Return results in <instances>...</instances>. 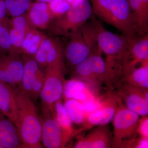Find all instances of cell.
I'll list each match as a JSON object with an SVG mask.
<instances>
[{
    "label": "cell",
    "instance_id": "cell-1",
    "mask_svg": "<svg viewBox=\"0 0 148 148\" xmlns=\"http://www.w3.org/2000/svg\"><path fill=\"white\" fill-rule=\"evenodd\" d=\"M12 87L16 101V127L21 142L24 148H43L41 121L34 103L20 85Z\"/></svg>",
    "mask_w": 148,
    "mask_h": 148
},
{
    "label": "cell",
    "instance_id": "cell-2",
    "mask_svg": "<svg viewBox=\"0 0 148 148\" xmlns=\"http://www.w3.org/2000/svg\"><path fill=\"white\" fill-rule=\"evenodd\" d=\"M98 48L106 55V62L117 82L127 58L130 37L114 34L91 17Z\"/></svg>",
    "mask_w": 148,
    "mask_h": 148
},
{
    "label": "cell",
    "instance_id": "cell-3",
    "mask_svg": "<svg viewBox=\"0 0 148 148\" xmlns=\"http://www.w3.org/2000/svg\"><path fill=\"white\" fill-rule=\"evenodd\" d=\"M93 14L128 37L138 36L127 0H90Z\"/></svg>",
    "mask_w": 148,
    "mask_h": 148
},
{
    "label": "cell",
    "instance_id": "cell-4",
    "mask_svg": "<svg viewBox=\"0 0 148 148\" xmlns=\"http://www.w3.org/2000/svg\"><path fill=\"white\" fill-rule=\"evenodd\" d=\"M139 119L140 115L126 108L118 95L117 106L113 119L114 136L112 148H133L138 138Z\"/></svg>",
    "mask_w": 148,
    "mask_h": 148
},
{
    "label": "cell",
    "instance_id": "cell-5",
    "mask_svg": "<svg viewBox=\"0 0 148 148\" xmlns=\"http://www.w3.org/2000/svg\"><path fill=\"white\" fill-rule=\"evenodd\" d=\"M65 71L64 61L45 68L44 83L40 95L43 116H55L56 103L64 94Z\"/></svg>",
    "mask_w": 148,
    "mask_h": 148
},
{
    "label": "cell",
    "instance_id": "cell-6",
    "mask_svg": "<svg viewBox=\"0 0 148 148\" xmlns=\"http://www.w3.org/2000/svg\"><path fill=\"white\" fill-rule=\"evenodd\" d=\"M93 14L89 0H77L63 16L53 19L49 30L53 35L69 38L80 30Z\"/></svg>",
    "mask_w": 148,
    "mask_h": 148
},
{
    "label": "cell",
    "instance_id": "cell-7",
    "mask_svg": "<svg viewBox=\"0 0 148 148\" xmlns=\"http://www.w3.org/2000/svg\"><path fill=\"white\" fill-rule=\"evenodd\" d=\"M100 49L92 52L86 59L73 68L72 79L85 83L90 87L103 82L109 86L115 83V78L106 61L101 56Z\"/></svg>",
    "mask_w": 148,
    "mask_h": 148
},
{
    "label": "cell",
    "instance_id": "cell-8",
    "mask_svg": "<svg viewBox=\"0 0 148 148\" xmlns=\"http://www.w3.org/2000/svg\"><path fill=\"white\" fill-rule=\"evenodd\" d=\"M117 103L116 92L109 91L106 99L101 102L99 107L86 116L82 127L78 129L79 133L98 125L108 124L113 119Z\"/></svg>",
    "mask_w": 148,
    "mask_h": 148
},
{
    "label": "cell",
    "instance_id": "cell-9",
    "mask_svg": "<svg viewBox=\"0 0 148 148\" xmlns=\"http://www.w3.org/2000/svg\"><path fill=\"white\" fill-rule=\"evenodd\" d=\"M116 92L126 108L139 115L148 114V89H143L127 84H118Z\"/></svg>",
    "mask_w": 148,
    "mask_h": 148
},
{
    "label": "cell",
    "instance_id": "cell-10",
    "mask_svg": "<svg viewBox=\"0 0 148 148\" xmlns=\"http://www.w3.org/2000/svg\"><path fill=\"white\" fill-rule=\"evenodd\" d=\"M42 123L41 141L47 148L67 147L71 138L64 132L55 117L49 115L40 118Z\"/></svg>",
    "mask_w": 148,
    "mask_h": 148
},
{
    "label": "cell",
    "instance_id": "cell-11",
    "mask_svg": "<svg viewBox=\"0 0 148 148\" xmlns=\"http://www.w3.org/2000/svg\"><path fill=\"white\" fill-rule=\"evenodd\" d=\"M148 62V33L142 36L130 37L127 58L119 78L135 69L138 64Z\"/></svg>",
    "mask_w": 148,
    "mask_h": 148
},
{
    "label": "cell",
    "instance_id": "cell-12",
    "mask_svg": "<svg viewBox=\"0 0 148 148\" xmlns=\"http://www.w3.org/2000/svg\"><path fill=\"white\" fill-rule=\"evenodd\" d=\"M69 38L70 40L64 50V56L68 65L74 68L86 59L92 51L81 29L73 34Z\"/></svg>",
    "mask_w": 148,
    "mask_h": 148
},
{
    "label": "cell",
    "instance_id": "cell-13",
    "mask_svg": "<svg viewBox=\"0 0 148 148\" xmlns=\"http://www.w3.org/2000/svg\"><path fill=\"white\" fill-rule=\"evenodd\" d=\"M95 127L85 136L79 138L73 147L112 148L113 136L109 125L107 124Z\"/></svg>",
    "mask_w": 148,
    "mask_h": 148
},
{
    "label": "cell",
    "instance_id": "cell-14",
    "mask_svg": "<svg viewBox=\"0 0 148 148\" xmlns=\"http://www.w3.org/2000/svg\"><path fill=\"white\" fill-rule=\"evenodd\" d=\"M27 12L29 23L34 29H46L54 19L49 9L47 3L37 1L32 3Z\"/></svg>",
    "mask_w": 148,
    "mask_h": 148
},
{
    "label": "cell",
    "instance_id": "cell-15",
    "mask_svg": "<svg viewBox=\"0 0 148 148\" xmlns=\"http://www.w3.org/2000/svg\"><path fill=\"white\" fill-rule=\"evenodd\" d=\"M0 145L3 148H24L16 126L1 112Z\"/></svg>",
    "mask_w": 148,
    "mask_h": 148
},
{
    "label": "cell",
    "instance_id": "cell-16",
    "mask_svg": "<svg viewBox=\"0 0 148 148\" xmlns=\"http://www.w3.org/2000/svg\"><path fill=\"white\" fill-rule=\"evenodd\" d=\"M0 112L16 126V101L10 85L0 81Z\"/></svg>",
    "mask_w": 148,
    "mask_h": 148
},
{
    "label": "cell",
    "instance_id": "cell-17",
    "mask_svg": "<svg viewBox=\"0 0 148 148\" xmlns=\"http://www.w3.org/2000/svg\"><path fill=\"white\" fill-rule=\"evenodd\" d=\"M0 62L12 80L13 86L21 84L24 72V64L20 55L1 54L0 56Z\"/></svg>",
    "mask_w": 148,
    "mask_h": 148
},
{
    "label": "cell",
    "instance_id": "cell-18",
    "mask_svg": "<svg viewBox=\"0 0 148 148\" xmlns=\"http://www.w3.org/2000/svg\"><path fill=\"white\" fill-rule=\"evenodd\" d=\"M139 36L148 32V0H127Z\"/></svg>",
    "mask_w": 148,
    "mask_h": 148
},
{
    "label": "cell",
    "instance_id": "cell-19",
    "mask_svg": "<svg viewBox=\"0 0 148 148\" xmlns=\"http://www.w3.org/2000/svg\"><path fill=\"white\" fill-rule=\"evenodd\" d=\"M24 72L20 86L24 92L29 95L34 81L42 70L32 55L22 54Z\"/></svg>",
    "mask_w": 148,
    "mask_h": 148
},
{
    "label": "cell",
    "instance_id": "cell-20",
    "mask_svg": "<svg viewBox=\"0 0 148 148\" xmlns=\"http://www.w3.org/2000/svg\"><path fill=\"white\" fill-rule=\"evenodd\" d=\"M117 84H127L141 89H148V62L143 64L142 67L135 68L122 76Z\"/></svg>",
    "mask_w": 148,
    "mask_h": 148
},
{
    "label": "cell",
    "instance_id": "cell-21",
    "mask_svg": "<svg viewBox=\"0 0 148 148\" xmlns=\"http://www.w3.org/2000/svg\"><path fill=\"white\" fill-rule=\"evenodd\" d=\"M79 80L72 79L65 81L64 94L66 99H74L79 101L86 100L89 94V86Z\"/></svg>",
    "mask_w": 148,
    "mask_h": 148
},
{
    "label": "cell",
    "instance_id": "cell-22",
    "mask_svg": "<svg viewBox=\"0 0 148 148\" xmlns=\"http://www.w3.org/2000/svg\"><path fill=\"white\" fill-rule=\"evenodd\" d=\"M47 37L37 29H31L26 34L21 47V55H34Z\"/></svg>",
    "mask_w": 148,
    "mask_h": 148
},
{
    "label": "cell",
    "instance_id": "cell-23",
    "mask_svg": "<svg viewBox=\"0 0 148 148\" xmlns=\"http://www.w3.org/2000/svg\"><path fill=\"white\" fill-rule=\"evenodd\" d=\"M55 118L64 132L71 139L79 134L78 129L73 127V122L61 100L56 103Z\"/></svg>",
    "mask_w": 148,
    "mask_h": 148
},
{
    "label": "cell",
    "instance_id": "cell-24",
    "mask_svg": "<svg viewBox=\"0 0 148 148\" xmlns=\"http://www.w3.org/2000/svg\"><path fill=\"white\" fill-rule=\"evenodd\" d=\"M64 106L73 123L82 125L85 119V110L81 102L75 99H66Z\"/></svg>",
    "mask_w": 148,
    "mask_h": 148
},
{
    "label": "cell",
    "instance_id": "cell-25",
    "mask_svg": "<svg viewBox=\"0 0 148 148\" xmlns=\"http://www.w3.org/2000/svg\"><path fill=\"white\" fill-rule=\"evenodd\" d=\"M64 56V47L60 40L57 38H51L47 54L46 67L63 62Z\"/></svg>",
    "mask_w": 148,
    "mask_h": 148
},
{
    "label": "cell",
    "instance_id": "cell-26",
    "mask_svg": "<svg viewBox=\"0 0 148 148\" xmlns=\"http://www.w3.org/2000/svg\"><path fill=\"white\" fill-rule=\"evenodd\" d=\"M7 14L12 17L26 13L32 3V0H4Z\"/></svg>",
    "mask_w": 148,
    "mask_h": 148
},
{
    "label": "cell",
    "instance_id": "cell-27",
    "mask_svg": "<svg viewBox=\"0 0 148 148\" xmlns=\"http://www.w3.org/2000/svg\"><path fill=\"white\" fill-rule=\"evenodd\" d=\"M8 29L12 43L11 49L8 54L21 55V45L27 33L11 27Z\"/></svg>",
    "mask_w": 148,
    "mask_h": 148
},
{
    "label": "cell",
    "instance_id": "cell-28",
    "mask_svg": "<svg viewBox=\"0 0 148 148\" xmlns=\"http://www.w3.org/2000/svg\"><path fill=\"white\" fill-rule=\"evenodd\" d=\"M47 4L54 18L63 16L69 11L71 6L65 0H54L47 3Z\"/></svg>",
    "mask_w": 148,
    "mask_h": 148
},
{
    "label": "cell",
    "instance_id": "cell-29",
    "mask_svg": "<svg viewBox=\"0 0 148 148\" xmlns=\"http://www.w3.org/2000/svg\"><path fill=\"white\" fill-rule=\"evenodd\" d=\"M9 27L27 33L31 29H33L29 23L27 12L19 16L12 17L8 20Z\"/></svg>",
    "mask_w": 148,
    "mask_h": 148
},
{
    "label": "cell",
    "instance_id": "cell-30",
    "mask_svg": "<svg viewBox=\"0 0 148 148\" xmlns=\"http://www.w3.org/2000/svg\"><path fill=\"white\" fill-rule=\"evenodd\" d=\"M50 41L51 38H47L44 40L36 52L32 56L41 70L47 66V54Z\"/></svg>",
    "mask_w": 148,
    "mask_h": 148
},
{
    "label": "cell",
    "instance_id": "cell-31",
    "mask_svg": "<svg viewBox=\"0 0 148 148\" xmlns=\"http://www.w3.org/2000/svg\"><path fill=\"white\" fill-rule=\"evenodd\" d=\"M11 47V40L8 25L3 26L0 34V52L1 54L9 53Z\"/></svg>",
    "mask_w": 148,
    "mask_h": 148
},
{
    "label": "cell",
    "instance_id": "cell-32",
    "mask_svg": "<svg viewBox=\"0 0 148 148\" xmlns=\"http://www.w3.org/2000/svg\"><path fill=\"white\" fill-rule=\"evenodd\" d=\"M137 131L140 137L148 139V115L142 116V117L139 119Z\"/></svg>",
    "mask_w": 148,
    "mask_h": 148
},
{
    "label": "cell",
    "instance_id": "cell-33",
    "mask_svg": "<svg viewBox=\"0 0 148 148\" xmlns=\"http://www.w3.org/2000/svg\"><path fill=\"white\" fill-rule=\"evenodd\" d=\"M7 14L4 0H0V23L7 26L8 20L6 17Z\"/></svg>",
    "mask_w": 148,
    "mask_h": 148
},
{
    "label": "cell",
    "instance_id": "cell-34",
    "mask_svg": "<svg viewBox=\"0 0 148 148\" xmlns=\"http://www.w3.org/2000/svg\"><path fill=\"white\" fill-rule=\"evenodd\" d=\"M148 139L140 137L137 138L134 143L133 148H145L148 147Z\"/></svg>",
    "mask_w": 148,
    "mask_h": 148
},
{
    "label": "cell",
    "instance_id": "cell-35",
    "mask_svg": "<svg viewBox=\"0 0 148 148\" xmlns=\"http://www.w3.org/2000/svg\"><path fill=\"white\" fill-rule=\"evenodd\" d=\"M37 1L42 2L46 3H49L54 1V0H36Z\"/></svg>",
    "mask_w": 148,
    "mask_h": 148
},
{
    "label": "cell",
    "instance_id": "cell-36",
    "mask_svg": "<svg viewBox=\"0 0 148 148\" xmlns=\"http://www.w3.org/2000/svg\"><path fill=\"white\" fill-rule=\"evenodd\" d=\"M65 1H66L67 2L69 3L71 5H72L77 0H65Z\"/></svg>",
    "mask_w": 148,
    "mask_h": 148
},
{
    "label": "cell",
    "instance_id": "cell-37",
    "mask_svg": "<svg viewBox=\"0 0 148 148\" xmlns=\"http://www.w3.org/2000/svg\"><path fill=\"white\" fill-rule=\"evenodd\" d=\"M3 26H5V25H3V24L0 23V34H1V32L2 31V29Z\"/></svg>",
    "mask_w": 148,
    "mask_h": 148
},
{
    "label": "cell",
    "instance_id": "cell-38",
    "mask_svg": "<svg viewBox=\"0 0 148 148\" xmlns=\"http://www.w3.org/2000/svg\"><path fill=\"white\" fill-rule=\"evenodd\" d=\"M0 148H3V147L1 146L0 145Z\"/></svg>",
    "mask_w": 148,
    "mask_h": 148
},
{
    "label": "cell",
    "instance_id": "cell-39",
    "mask_svg": "<svg viewBox=\"0 0 148 148\" xmlns=\"http://www.w3.org/2000/svg\"></svg>",
    "mask_w": 148,
    "mask_h": 148
}]
</instances>
